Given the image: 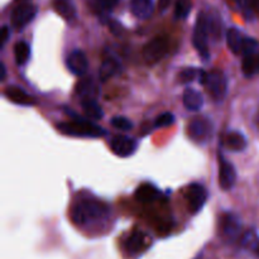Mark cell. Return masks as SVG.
<instances>
[{
  "label": "cell",
  "instance_id": "32",
  "mask_svg": "<svg viewBox=\"0 0 259 259\" xmlns=\"http://www.w3.org/2000/svg\"><path fill=\"white\" fill-rule=\"evenodd\" d=\"M118 2L119 0H94V4L101 12H109L118 4Z\"/></svg>",
  "mask_w": 259,
  "mask_h": 259
},
{
  "label": "cell",
  "instance_id": "16",
  "mask_svg": "<svg viewBox=\"0 0 259 259\" xmlns=\"http://www.w3.org/2000/svg\"><path fill=\"white\" fill-rule=\"evenodd\" d=\"M184 105L190 111L200 110L204 106V98L201 93L195 89H186L184 93Z\"/></svg>",
  "mask_w": 259,
  "mask_h": 259
},
{
  "label": "cell",
  "instance_id": "1",
  "mask_svg": "<svg viewBox=\"0 0 259 259\" xmlns=\"http://www.w3.org/2000/svg\"><path fill=\"white\" fill-rule=\"evenodd\" d=\"M109 212V207L98 200H82L76 202L71 210L72 222L77 225H85L90 222L100 220Z\"/></svg>",
  "mask_w": 259,
  "mask_h": 259
},
{
  "label": "cell",
  "instance_id": "35",
  "mask_svg": "<svg viewBox=\"0 0 259 259\" xmlns=\"http://www.w3.org/2000/svg\"><path fill=\"white\" fill-rule=\"evenodd\" d=\"M172 0H158V8L159 10H166L167 8L171 5Z\"/></svg>",
  "mask_w": 259,
  "mask_h": 259
},
{
  "label": "cell",
  "instance_id": "31",
  "mask_svg": "<svg viewBox=\"0 0 259 259\" xmlns=\"http://www.w3.org/2000/svg\"><path fill=\"white\" fill-rule=\"evenodd\" d=\"M175 116L171 113H163L159 116H157L156 121H154V125L157 128H164V126H169L171 124H174Z\"/></svg>",
  "mask_w": 259,
  "mask_h": 259
},
{
  "label": "cell",
  "instance_id": "10",
  "mask_svg": "<svg viewBox=\"0 0 259 259\" xmlns=\"http://www.w3.org/2000/svg\"><path fill=\"white\" fill-rule=\"evenodd\" d=\"M223 237L229 242L237 239L242 232V223L235 214H225L222 222Z\"/></svg>",
  "mask_w": 259,
  "mask_h": 259
},
{
  "label": "cell",
  "instance_id": "7",
  "mask_svg": "<svg viewBox=\"0 0 259 259\" xmlns=\"http://www.w3.org/2000/svg\"><path fill=\"white\" fill-rule=\"evenodd\" d=\"M189 210L191 214H197L200 210L204 207L205 202L207 200V192L204 186L199 184H194L187 189L186 194Z\"/></svg>",
  "mask_w": 259,
  "mask_h": 259
},
{
  "label": "cell",
  "instance_id": "11",
  "mask_svg": "<svg viewBox=\"0 0 259 259\" xmlns=\"http://www.w3.org/2000/svg\"><path fill=\"white\" fill-rule=\"evenodd\" d=\"M66 63H67L68 70H70L73 75L77 76L83 75V73L88 71L89 67L88 57H86L85 53L80 50H76L73 51V52H71L70 55H68Z\"/></svg>",
  "mask_w": 259,
  "mask_h": 259
},
{
  "label": "cell",
  "instance_id": "4",
  "mask_svg": "<svg viewBox=\"0 0 259 259\" xmlns=\"http://www.w3.org/2000/svg\"><path fill=\"white\" fill-rule=\"evenodd\" d=\"M204 85L206 86L210 95L217 101L223 100L227 95L228 90V81L227 76L222 71H212V72L206 73Z\"/></svg>",
  "mask_w": 259,
  "mask_h": 259
},
{
  "label": "cell",
  "instance_id": "30",
  "mask_svg": "<svg viewBox=\"0 0 259 259\" xmlns=\"http://www.w3.org/2000/svg\"><path fill=\"white\" fill-rule=\"evenodd\" d=\"M259 47V43L254 38H249L245 37L244 38V43H243V48H242V53L243 55H252V53H257V50Z\"/></svg>",
  "mask_w": 259,
  "mask_h": 259
},
{
  "label": "cell",
  "instance_id": "24",
  "mask_svg": "<svg viewBox=\"0 0 259 259\" xmlns=\"http://www.w3.org/2000/svg\"><path fill=\"white\" fill-rule=\"evenodd\" d=\"M243 72L247 77H252L259 71V55L252 53V55H245L243 60Z\"/></svg>",
  "mask_w": 259,
  "mask_h": 259
},
{
  "label": "cell",
  "instance_id": "22",
  "mask_svg": "<svg viewBox=\"0 0 259 259\" xmlns=\"http://www.w3.org/2000/svg\"><path fill=\"white\" fill-rule=\"evenodd\" d=\"M159 192L153 185L151 184H143L137 189L136 191V199L141 202H151L158 197Z\"/></svg>",
  "mask_w": 259,
  "mask_h": 259
},
{
  "label": "cell",
  "instance_id": "5",
  "mask_svg": "<svg viewBox=\"0 0 259 259\" xmlns=\"http://www.w3.org/2000/svg\"><path fill=\"white\" fill-rule=\"evenodd\" d=\"M37 14V7L29 2L18 3L12 12V24L15 29H22L32 22Z\"/></svg>",
  "mask_w": 259,
  "mask_h": 259
},
{
  "label": "cell",
  "instance_id": "29",
  "mask_svg": "<svg viewBox=\"0 0 259 259\" xmlns=\"http://www.w3.org/2000/svg\"><path fill=\"white\" fill-rule=\"evenodd\" d=\"M111 124L114 128L119 129V131H131L133 128V123L124 116H115L111 119Z\"/></svg>",
  "mask_w": 259,
  "mask_h": 259
},
{
  "label": "cell",
  "instance_id": "19",
  "mask_svg": "<svg viewBox=\"0 0 259 259\" xmlns=\"http://www.w3.org/2000/svg\"><path fill=\"white\" fill-rule=\"evenodd\" d=\"M121 66L116 58L108 57L103 61L100 67V80L106 81L120 71Z\"/></svg>",
  "mask_w": 259,
  "mask_h": 259
},
{
  "label": "cell",
  "instance_id": "36",
  "mask_svg": "<svg viewBox=\"0 0 259 259\" xmlns=\"http://www.w3.org/2000/svg\"><path fill=\"white\" fill-rule=\"evenodd\" d=\"M0 67H2V76H0V80H4L5 75H7V71H5L4 63H2V66H0Z\"/></svg>",
  "mask_w": 259,
  "mask_h": 259
},
{
  "label": "cell",
  "instance_id": "18",
  "mask_svg": "<svg viewBox=\"0 0 259 259\" xmlns=\"http://www.w3.org/2000/svg\"><path fill=\"white\" fill-rule=\"evenodd\" d=\"M147 245V235L142 232H134L125 243V249L131 254H137Z\"/></svg>",
  "mask_w": 259,
  "mask_h": 259
},
{
  "label": "cell",
  "instance_id": "28",
  "mask_svg": "<svg viewBox=\"0 0 259 259\" xmlns=\"http://www.w3.org/2000/svg\"><path fill=\"white\" fill-rule=\"evenodd\" d=\"M209 18V32L214 35L215 38H219L222 34V20L218 14L211 15Z\"/></svg>",
  "mask_w": 259,
  "mask_h": 259
},
{
  "label": "cell",
  "instance_id": "17",
  "mask_svg": "<svg viewBox=\"0 0 259 259\" xmlns=\"http://www.w3.org/2000/svg\"><path fill=\"white\" fill-rule=\"evenodd\" d=\"M53 9L66 20H72L76 17V9L73 0H53Z\"/></svg>",
  "mask_w": 259,
  "mask_h": 259
},
{
  "label": "cell",
  "instance_id": "25",
  "mask_svg": "<svg viewBox=\"0 0 259 259\" xmlns=\"http://www.w3.org/2000/svg\"><path fill=\"white\" fill-rule=\"evenodd\" d=\"M30 55V47L27 42L20 40L14 46V57L18 65H24Z\"/></svg>",
  "mask_w": 259,
  "mask_h": 259
},
{
  "label": "cell",
  "instance_id": "12",
  "mask_svg": "<svg viewBox=\"0 0 259 259\" xmlns=\"http://www.w3.org/2000/svg\"><path fill=\"white\" fill-rule=\"evenodd\" d=\"M189 132L191 138H194L195 141L204 142L211 134V124L206 119L197 118L194 121H191L189 126Z\"/></svg>",
  "mask_w": 259,
  "mask_h": 259
},
{
  "label": "cell",
  "instance_id": "21",
  "mask_svg": "<svg viewBox=\"0 0 259 259\" xmlns=\"http://www.w3.org/2000/svg\"><path fill=\"white\" fill-rule=\"evenodd\" d=\"M81 105H82L85 114L90 119H93V120H100V119H103L104 110L95 99H85V100H81Z\"/></svg>",
  "mask_w": 259,
  "mask_h": 259
},
{
  "label": "cell",
  "instance_id": "26",
  "mask_svg": "<svg viewBox=\"0 0 259 259\" xmlns=\"http://www.w3.org/2000/svg\"><path fill=\"white\" fill-rule=\"evenodd\" d=\"M192 8L191 0H177L175 5V18L176 19H185L190 14Z\"/></svg>",
  "mask_w": 259,
  "mask_h": 259
},
{
  "label": "cell",
  "instance_id": "27",
  "mask_svg": "<svg viewBox=\"0 0 259 259\" xmlns=\"http://www.w3.org/2000/svg\"><path fill=\"white\" fill-rule=\"evenodd\" d=\"M201 70H196V68H191V67H187V68H184V70L180 72V81L184 83H189V82H192V81H195L197 78V76H201Z\"/></svg>",
  "mask_w": 259,
  "mask_h": 259
},
{
  "label": "cell",
  "instance_id": "15",
  "mask_svg": "<svg viewBox=\"0 0 259 259\" xmlns=\"http://www.w3.org/2000/svg\"><path fill=\"white\" fill-rule=\"evenodd\" d=\"M153 8V0H131V10L138 19H148Z\"/></svg>",
  "mask_w": 259,
  "mask_h": 259
},
{
  "label": "cell",
  "instance_id": "23",
  "mask_svg": "<svg viewBox=\"0 0 259 259\" xmlns=\"http://www.w3.org/2000/svg\"><path fill=\"white\" fill-rule=\"evenodd\" d=\"M225 143H227V147L229 149H233L235 152L244 151L245 147H247V139L239 132H233V133H229L225 138Z\"/></svg>",
  "mask_w": 259,
  "mask_h": 259
},
{
  "label": "cell",
  "instance_id": "3",
  "mask_svg": "<svg viewBox=\"0 0 259 259\" xmlns=\"http://www.w3.org/2000/svg\"><path fill=\"white\" fill-rule=\"evenodd\" d=\"M209 18L205 13H200L197 15L196 24H195L192 42H194L195 48L200 53V56L204 58L209 57V52H207V35H209Z\"/></svg>",
  "mask_w": 259,
  "mask_h": 259
},
{
  "label": "cell",
  "instance_id": "13",
  "mask_svg": "<svg viewBox=\"0 0 259 259\" xmlns=\"http://www.w3.org/2000/svg\"><path fill=\"white\" fill-rule=\"evenodd\" d=\"M76 94L80 96L81 100H85V99H95V96L99 94V86L94 78H82L76 85Z\"/></svg>",
  "mask_w": 259,
  "mask_h": 259
},
{
  "label": "cell",
  "instance_id": "2",
  "mask_svg": "<svg viewBox=\"0 0 259 259\" xmlns=\"http://www.w3.org/2000/svg\"><path fill=\"white\" fill-rule=\"evenodd\" d=\"M66 113L70 115L71 121L67 123H62L58 125V129L62 133L68 134V136H75V137H101L105 134L104 129L101 126L96 125L95 123L86 119L81 118V116L76 115L73 111H70V109L65 108Z\"/></svg>",
  "mask_w": 259,
  "mask_h": 259
},
{
  "label": "cell",
  "instance_id": "8",
  "mask_svg": "<svg viewBox=\"0 0 259 259\" xmlns=\"http://www.w3.org/2000/svg\"><path fill=\"white\" fill-rule=\"evenodd\" d=\"M237 181V172L234 166L227 161L223 156H219V184L225 191L233 189Z\"/></svg>",
  "mask_w": 259,
  "mask_h": 259
},
{
  "label": "cell",
  "instance_id": "20",
  "mask_svg": "<svg viewBox=\"0 0 259 259\" xmlns=\"http://www.w3.org/2000/svg\"><path fill=\"white\" fill-rule=\"evenodd\" d=\"M244 35L240 33L239 29L237 28H230L227 33V42L228 47L230 48L233 53L238 55V53L242 52L243 43H244Z\"/></svg>",
  "mask_w": 259,
  "mask_h": 259
},
{
  "label": "cell",
  "instance_id": "6",
  "mask_svg": "<svg viewBox=\"0 0 259 259\" xmlns=\"http://www.w3.org/2000/svg\"><path fill=\"white\" fill-rule=\"evenodd\" d=\"M167 51H168V40L164 37H157L147 43L143 50V57L146 62L156 63L162 60V57H164Z\"/></svg>",
  "mask_w": 259,
  "mask_h": 259
},
{
  "label": "cell",
  "instance_id": "9",
  "mask_svg": "<svg viewBox=\"0 0 259 259\" xmlns=\"http://www.w3.org/2000/svg\"><path fill=\"white\" fill-rule=\"evenodd\" d=\"M111 149L119 157H129L136 152L137 142L128 136H115L111 139Z\"/></svg>",
  "mask_w": 259,
  "mask_h": 259
},
{
  "label": "cell",
  "instance_id": "33",
  "mask_svg": "<svg viewBox=\"0 0 259 259\" xmlns=\"http://www.w3.org/2000/svg\"><path fill=\"white\" fill-rule=\"evenodd\" d=\"M9 28L7 27V25H4V27L2 28V37H0V39H2V47H4V45L7 43L8 38H9Z\"/></svg>",
  "mask_w": 259,
  "mask_h": 259
},
{
  "label": "cell",
  "instance_id": "34",
  "mask_svg": "<svg viewBox=\"0 0 259 259\" xmlns=\"http://www.w3.org/2000/svg\"><path fill=\"white\" fill-rule=\"evenodd\" d=\"M110 29L113 30V33H115V34L118 35V34H120V32H121V25L119 24L118 22H115V20H111Z\"/></svg>",
  "mask_w": 259,
  "mask_h": 259
},
{
  "label": "cell",
  "instance_id": "14",
  "mask_svg": "<svg viewBox=\"0 0 259 259\" xmlns=\"http://www.w3.org/2000/svg\"><path fill=\"white\" fill-rule=\"evenodd\" d=\"M5 96H7L10 101L18 104V105H34V99L30 95H28L23 89L18 88V86H8L7 90H5Z\"/></svg>",
  "mask_w": 259,
  "mask_h": 259
},
{
  "label": "cell",
  "instance_id": "38",
  "mask_svg": "<svg viewBox=\"0 0 259 259\" xmlns=\"http://www.w3.org/2000/svg\"><path fill=\"white\" fill-rule=\"evenodd\" d=\"M254 2H255V3H258V4H259V0H254Z\"/></svg>",
  "mask_w": 259,
  "mask_h": 259
},
{
  "label": "cell",
  "instance_id": "37",
  "mask_svg": "<svg viewBox=\"0 0 259 259\" xmlns=\"http://www.w3.org/2000/svg\"><path fill=\"white\" fill-rule=\"evenodd\" d=\"M254 252H255V254H257L259 257V242L254 245Z\"/></svg>",
  "mask_w": 259,
  "mask_h": 259
}]
</instances>
